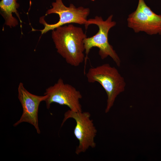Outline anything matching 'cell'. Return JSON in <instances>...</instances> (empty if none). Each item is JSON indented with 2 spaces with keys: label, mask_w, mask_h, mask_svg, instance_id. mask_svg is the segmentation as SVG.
Here are the masks:
<instances>
[{
  "label": "cell",
  "mask_w": 161,
  "mask_h": 161,
  "mask_svg": "<svg viewBox=\"0 0 161 161\" xmlns=\"http://www.w3.org/2000/svg\"><path fill=\"white\" fill-rule=\"evenodd\" d=\"M52 37L57 52L68 64L78 66L85 58L84 39L87 37L82 28L72 24L52 30Z\"/></svg>",
  "instance_id": "cell-1"
},
{
  "label": "cell",
  "mask_w": 161,
  "mask_h": 161,
  "mask_svg": "<svg viewBox=\"0 0 161 161\" xmlns=\"http://www.w3.org/2000/svg\"><path fill=\"white\" fill-rule=\"evenodd\" d=\"M89 83L97 82L102 86L107 96L105 112L113 106L117 96L125 90L126 82L117 69L109 64L89 68L86 74Z\"/></svg>",
  "instance_id": "cell-2"
},
{
  "label": "cell",
  "mask_w": 161,
  "mask_h": 161,
  "mask_svg": "<svg viewBox=\"0 0 161 161\" xmlns=\"http://www.w3.org/2000/svg\"><path fill=\"white\" fill-rule=\"evenodd\" d=\"M113 15L110 16L105 21H103L101 16H96L94 18L87 20L85 26L86 29L91 24H95L99 28L98 32L94 36L86 37L83 40L86 56L85 62L90 49L93 47L99 49V54L101 59H104L108 56L110 57L118 66L120 65V60L114 49L112 46L109 44L108 41V33L110 29L115 26L116 22L112 21Z\"/></svg>",
  "instance_id": "cell-3"
},
{
  "label": "cell",
  "mask_w": 161,
  "mask_h": 161,
  "mask_svg": "<svg viewBox=\"0 0 161 161\" xmlns=\"http://www.w3.org/2000/svg\"><path fill=\"white\" fill-rule=\"evenodd\" d=\"M69 118L73 119L76 122L74 134L79 141V145L76 149L75 154L78 155L85 152L90 148H95L96 143L95 138L97 131L91 119L90 113L76 112L69 109L64 114L61 126Z\"/></svg>",
  "instance_id": "cell-4"
},
{
  "label": "cell",
  "mask_w": 161,
  "mask_h": 161,
  "mask_svg": "<svg viewBox=\"0 0 161 161\" xmlns=\"http://www.w3.org/2000/svg\"><path fill=\"white\" fill-rule=\"evenodd\" d=\"M52 8L47 11L45 16L52 13L57 14L59 17L58 22L54 24H49L45 21V16H43L40 18L39 21L44 25V28L39 30L33 29L32 31H40L43 34L68 24L75 23L85 26L86 24L87 17L90 13L89 8L82 7L76 8L72 4L67 7L64 4L62 0H56L52 3Z\"/></svg>",
  "instance_id": "cell-5"
},
{
  "label": "cell",
  "mask_w": 161,
  "mask_h": 161,
  "mask_svg": "<svg viewBox=\"0 0 161 161\" xmlns=\"http://www.w3.org/2000/svg\"><path fill=\"white\" fill-rule=\"evenodd\" d=\"M44 95L47 96L45 101L48 109L52 103H55L66 106L75 112L82 111L80 102L82 97L81 93L71 85L65 83L61 78L54 85L47 88Z\"/></svg>",
  "instance_id": "cell-6"
},
{
  "label": "cell",
  "mask_w": 161,
  "mask_h": 161,
  "mask_svg": "<svg viewBox=\"0 0 161 161\" xmlns=\"http://www.w3.org/2000/svg\"><path fill=\"white\" fill-rule=\"evenodd\" d=\"M127 21L128 27L136 33L161 34V15L154 13L144 0H139L136 10L129 15Z\"/></svg>",
  "instance_id": "cell-7"
},
{
  "label": "cell",
  "mask_w": 161,
  "mask_h": 161,
  "mask_svg": "<svg viewBox=\"0 0 161 161\" xmlns=\"http://www.w3.org/2000/svg\"><path fill=\"white\" fill-rule=\"evenodd\" d=\"M18 98L21 103L23 112L20 119L14 125L16 126L24 122L29 123L33 125L38 134L40 133L38 120V112L40 103L45 101L47 95L39 96L33 94L24 87L22 83L19 84L18 88Z\"/></svg>",
  "instance_id": "cell-8"
},
{
  "label": "cell",
  "mask_w": 161,
  "mask_h": 161,
  "mask_svg": "<svg viewBox=\"0 0 161 161\" xmlns=\"http://www.w3.org/2000/svg\"><path fill=\"white\" fill-rule=\"evenodd\" d=\"M17 0H1L0 2V14L5 20V24L10 28L14 27L18 24L17 20L13 16L15 13L21 23L19 13L17 10L19 4Z\"/></svg>",
  "instance_id": "cell-9"
},
{
  "label": "cell",
  "mask_w": 161,
  "mask_h": 161,
  "mask_svg": "<svg viewBox=\"0 0 161 161\" xmlns=\"http://www.w3.org/2000/svg\"><path fill=\"white\" fill-rule=\"evenodd\" d=\"M92 1H95V0H91Z\"/></svg>",
  "instance_id": "cell-10"
}]
</instances>
